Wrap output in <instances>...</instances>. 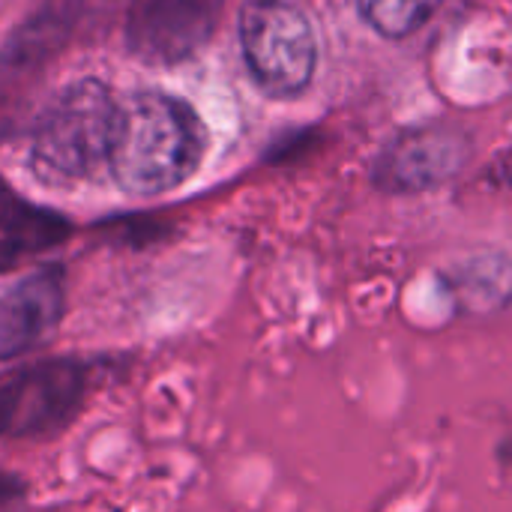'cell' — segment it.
Returning <instances> with one entry per match:
<instances>
[{
  "instance_id": "cell-5",
  "label": "cell",
  "mask_w": 512,
  "mask_h": 512,
  "mask_svg": "<svg viewBox=\"0 0 512 512\" xmlns=\"http://www.w3.org/2000/svg\"><path fill=\"white\" fill-rule=\"evenodd\" d=\"M219 3L222 0H135L126 24L129 48L153 63H177L210 39Z\"/></svg>"
},
{
  "instance_id": "cell-4",
  "label": "cell",
  "mask_w": 512,
  "mask_h": 512,
  "mask_svg": "<svg viewBox=\"0 0 512 512\" xmlns=\"http://www.w3.org/2000/svg\"><path fill=\"white\" fill-rule=\"evenodd\" d=\"M87 390L75 360H45L0 375V441L60 432L81 408Z\"/></svg>"
},
{
  "instance_id": "cell-8",
  "label": "cell",
  "mask_w": 512,
  "mask_h": 512,
  "mask_svg": "<svg viewBox=\"0 0 512 512\" xmlns=\"http://www.w3.org/2000/svg\"><path fill=\"white\" fill-rule=\"evenodd\" d=\"M444 0H360L363 18L390 39L408 36L423 27Z\"/></svg>"
},
{
  "instance_id": "cell-7",
  "label": "cell",
  "mask_w": 512,
  "mask_h": 512,
  "mask_svg": "<svg viewBox=\"0 0 512 512\" xmlns=\"http://www.w3.org/2000/svg\"><path fill=\"white\" fill-rule=\"evenodd\" d=\"M63 318V276L33 270L0 282V363L42 345Z\"/></svg>"
},
{
  "instance_id": "cell-2",
  "label": "cell",
  "mask_w": 512,
  "mask_h": 512,
  "mask_svg": "<svg viewBox=\"0 0 512 512\" xmlns=\"http://www.w3.org/2000/svg\"><path fill=\"white\" fill-rule=\"evenodd\" d=\"M114 111L108 87L93 78L63 87L33 132L36 174L51 183H75L108 165Z\"/></svg>"
},
{
  "instance_id": "cell-1",
  "label": "cell",
  "mask_w": 512,
  "mask_h": 512,
  "mask_svg": "<svg viewBox=\"0 0 512 512\" xmlns=\"http://www.w3.org/2000/svg\"><path fill=\"white\" fill-rule=\"evenodd\" d=\"M204 156L198 114L168 93H132L114 111L108 168L132 195H162L186 183Z\"/></svg>"
},
{
  "instance_id": "cell-9",
  "label": "cell",
  "mask_w": 512,
  "mask_h": 512,
  "mask_svg": "<svg viewBox=\"0 0 512 512\" xmlns=\"http://www.w3.org/2000/svg\"><path fill=\"white\" fill-rule=\"evenodd\" d=\"M21 495H24V483H21L15 474L0 471V510L9 507V504H15Z\"/></svg>"
},
{
  "instance_id": "cell-3",
  "label": "cell",
  "mask_w": 512,
  "mask_h": 512,
  "mask_svg": "<svg viewBox=\"0 0 512 512\" xmlns=\"http://www.w3.org/2000/svg\"><path fill=\"white\" fill-rule=\"evenodd\" d=\"M240 42L255 81L273 96L300 93L315 72L318 48L306 15L288 0H249Z\"/></svg>"
},
{
  "instance_id": "cell-6",
  "label": "cell",
  "mask_w": 512,
  "mask_h": 512,
  "mask_svg": "<svg viewBox=\"0 0 512 512\" xmlns=\"http://www.w3.org/2000/svg\"><path fill=\"white\" fill-rule=\"evenodd\" d=\"M468 138L450 126L411 129L387 144L375 162L378 186L390 192H420L441 186L468 162Z\"/></svg>"
}]
</instances>
